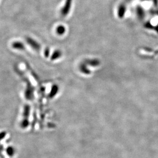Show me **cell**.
Instances as JSON below:
<instances>
[{
    "instance_id": "5",
    "label": "cell",
    "mask_w": 158,
    "mask_h": 158,
    "mask_svg": "<svg viewBox=\"0 0 158 158\" xmlns=\"http://www.w3.org/2000/svg\"><path fill=\"white\" fill-rule=\"evenodd\" d=\"M30 110H31V107L29 105L27 104V105H25L24 108H23V119H28L29 118L30 114Z\"/></svg>"
},
{
    "instance_id": "10",
    "label": "cell",
    "mask_w": 158,
    "mask_h": 158,
    "mask_svg": "<svg viewBox=\"0 0 158 158\" xmlns=\"http://www.w3.org/2000/svg\"><path fill=\"white\" fill-rule=\"evenodd\" d=\"M57 32H58V34L61 35V34L64 33V32H65V28L64 27V26H59L57 29Z\"/></svg>"
},
{
    "instance_id": "11",
    "label": "cell",
    "mask_w": 158,
    "mask_h": 158,
    "mask_svg": "<svg viewBox=\"0 0 158 158\" xmlns=\"http://www.w3.org/2000/svg\"><path fill=\"white\" fill-rule=\"evenodd\" d=\"M6 134V132H0V140L3 139L5 137Z\"/></svg>"
},
{
    "instance_id": "6",
    "label": "cell",
    "mask_w": 158,
    "mask_h": 158,
    "mask_svg": "<svg viewBox=\"0 0 158 158\" xmlns=\"http://www.w3.org/2000/svg\"><path fill=\"white\" fill-rule=\"evenodd\" d=\"M126 8L125 5L122 4L119 6L118 10V13L119 17L120 18H122L124 17L125 13L126 12Z\"/></svg>"
},
{
    "instance_id": "4",
    "label": "cell",
    "mask_w": 158,
    "mask_h": 158,
    "mask_svg": "<svg viewBox=\"0 0 158 158\" xmlns=\"http://www.w3.org/2000/svg\"><path fill=\"white\" fill-rule=\"evenodd\" d=\"M11 46L15 50L22 51L25 49L24 44L21 41H15L11 44Z\"/></svg>"
},
{
    "instance_id": "13",
    "label": "cell",
    "mask_w": 158,
    "mask_h": 158,
    "mask_svg": "<svg viewBox=\"0 0 158 158\" xmlns=\"http://www.w3.org/2000/svg\"><path fill=\"white\" fill-rule=\"evenodd\" d=\"M157 31L158 32V26H157Z\"/></svg>"
},
{
    "instance_id": "2",
    "label": "cell",
    "mask_w": 158,
    "mask_h": 158,
    "mask_svg": "<svg viewBox=\"0 0 158 158\" xmlns=\"http://www.w3.org/2000/svg\"><path fill=\"white\" fill-rule=\"evenodd\" d=\"M73 0H66L65 4L61 10V13L63 16H66L69 13L71 10Z\"/></svg>"
},
{
    "instance_id": "9",
    "label": "cell",
    "mask_w": 158,
    "mask_h": 158,
    "mask_svg": "<svg viewBox=\"0 0 158 158\" xmlns=\"http://www.w3.org/2000/svg\"><path fill=\"white\" fill-rule=\"evenodd\" d=\"M7 154L10 156H12L13 154H15V149L12 147H8L7 149Z\"/></svg>"
},
{
    "instance_id": "1",
    "label": "cell",
    "mask_w": 158,
    "mask_h": 158,
    "mask_svg": "<svg viewBox=\"0 0 158 158\" xmlns=\"http://www.w3.org/2000/svg\"><path fill=\"white\" fill-rule=\"evenodd\" d=\"M25 97L27 100H32L34 98V88L32 84L28 83L25 90Z\"/></svg>"
},
{
    "instance_id": "8",
    "label": "cell",
    "mask_w": 158,
    "mask_h": 158,
    "mask_svg": "<svg viewBox=\"0 0 158 158\" xmlns=\"http://www.w3.org/2000/svg\"><path fill=\"white\" fill-rule=\"evenodd\" d=\"M29 125V119H23L20 123V126L23 129H25Z\"/></svg>"
},
{
    "instance_id": "3",
    "label": "cell",
    "mask_w": 158,
    "mask_h": 158,
    "mask_svg": "<svg viewBox=\"0 0 158 158\" xmlns=\"http://www.w3.org/2000/svg\"><path fill=\"white\" fill-rule=\"evenodd\" d=\"M26 41L27 42V43L33 49L37 50V51L40 50V49L41 48L40 45L39 44V43H37V41H35V40L32 39V37H26Z\"/></svg>"
},
{
    "instance_id": "12",
    "label": "cell",
    "mask_w": 158,
    "mask_h": 158,
    "mask_svg": "<svg viewBox=\"0 0 158 158\" xmlns=\"http://www.w3.org/2000/svg\"><path fill=\"white\" fill-rule=\"evenodd\" d=\"M143 1H145V0H143ZM151 1H153L155 6H157L158 5V0H151Z\"/></svg>"
},
{
    "instance_id": "7",
    "label": "cell",
    "mask_w": 158,
    "mask_h": 158,
    "mask_svg": "<svg viewBox=\"0 0 158 158\" xmlns=\"http://www.w3.org/2000/svg\"><path fill=\"white\" fill-rule=\"evenodd\" d=\"M136 12L138 15V16L140 19H143L145 16V11L143 8L141 6H138L136 9Z\"/></svg>"
}]
</instances>
